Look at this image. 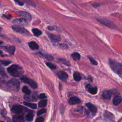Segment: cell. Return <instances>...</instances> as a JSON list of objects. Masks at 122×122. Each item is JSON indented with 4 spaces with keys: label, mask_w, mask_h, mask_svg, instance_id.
<instances>
[{
    "label": "cell",
    "mask_w": 122,
    "mask_h": 122,
    "mask_svg": "<svg viewBox=\"0 0 122 122\" xmlns=\"http://www.w3.org/2000/svg\"><path fill=\"white\" fill-rule=\"evenodd\" d=\"M104 116L105 118L108 119H112V118H113V115H112V114L108 112H105L104 114Z\"/></svg>",
    "instance_id": "30"
},
{
    "label": "cell",
    "mask_w": 122,
    "mask_h": 122,
    "mask_svg": "<svg viewBox=\"0 0 122 122\" xmlns=\"http://www.w3.org/2000/svg\"><path fill=\"white\" fill-rule=\"evenodd\" d=\"M23 0V1H24V2H26V3H27L28 4H30V5H32V6H35V4L34 3H33L31 0Z\"/></svg>",
    "instance_id": "36"
},
{
    "label": "cell",
    "mask_w": 122,
    "mask_h": 122,
    "mask_svg": "<svg viewBox=\"0 0 122 122\" xmlns=\"http://www.w3.org/2000/svg\"><path fill=\"white\" fill-rule=\"evenodd\" d=\"M46 112V110L45 109H42L40 110L39 111H38V112H37V115L39 116L41 115H42L44 113H45Z\"/></svg>",
    "instance_id": "35"
},
{
    "label": "cell",
    "mask_w": 122,
    "mask_h": 122,
    "mask_svg": "<svg viewBox=\"0 0 122 122\" xmlns=\"http://www.w3.org/2000/svg\"><path fill=\"white\" fill-rule=\"evenodd\" d=\"M3 43V42L2 41H0V45H1V44H2Z\"/></svg>",
    "instance_id": "42"
},
{
    "label": "cell",
    "mask_w": 122,
    "mask_h": 122,
    "mask_svg": "<svg viewBox=\"0 0 122 122\" xmlns=\"http://www.w3.org/2000/svg\"><path fill=\"white\" fill-rule=\"evenodd\" d=\"M0 30H1V28L0 27Z\"/></svg>",
    "instance_id": "44"
},
{
    "label": "cell",
    "mask_w": 122,
    "mask_h": 122,
    "mask_svg": "<svg viewBox=\"0 0 122 122\" xmlns=\"http://www.w3.org/2000/svg\"><path fill=\"white\" fill-rule=\"evenodd\" d=\"M48 29L49 30H53L54 29V27L52 26H48Z\"/></svg>",
    "instance_id": "41"
},
{
    "label": "cell",
    "mask_w": 122,
    "mask_h": 122,
    "mask_svg": "<svg viewBox=\"0 0 122 122\" xmlns=\"http://www.w3.org/2000/svg\"><path fill=\"white\" fill-rule=\"evenodd\" d=\"M86 90L89 92L90 93L92 94H95L97 92V87H93L90 84H88L86 86Z\"/></svg>",
    "instance_id": "13"
},
{
    "label": "cell",
    "mask_w": 122,
    "mask_h": 122,
    "mask_svg": "<svg viewBox=\"0 0 122 122\" xmlns=\"http://www.w3.org/2000/svg\"><path fill=\"white\" fill-rule=\"evenodd\" d=\"M6 85L10 90L14 92H18L20 88V83L19 81L15 79H12L8 81Z\"/></svg>",
    "instance_id": "3"
},
{
    "label": "cell",
    "mask_w": 122,
    "mask_h": 122,
    "mask_svg": "<svg viewBox=\"0 0 122 122\" xmlns=\"http://www.w3.org/2000/svg\"><path fill=\"white\" fill-rule=\"evenodd\" d=\"M112 94L111 90H105L103 92L102 96L105 99H110Z\"/></svg>",
    "instance_id": "15"
},
{
    "label": "cell",
    "mask_w": 122,
    "mask_h": 122,
    "mask_svg": "<svg viewBox=\"0 0 122 122\" xmlns=\"http://www.w3.org/2000/svg\"><path fill=\"white\" fill-rule=\"evenodd\" d=\"M81 102V100H80V99L79 97H78L77 96H74V97L71 98L68 101L69 104H71V105H74V104H78V103H80Z\"/></svg>",
    "instance_id": "12"
},
{
    "label": "cell",
    "mask_w": 122,
    "mask_h": 122,
    "mask_svg": "<svg viewBox=\"0 0 122 122\" xmlns=\"http://www.w3.org/2000/svg\"><path fill=\"white\" fill-rule=\"evenodd\" d=\"M29 47L31 49V50H37L39 48V45L35 41H30L28 43Z\"/></svg>",
    "instance_id": "18"
},
{
    "label": "cell",
    "mask_w": 122,
    "mask_h": 122,
    "mask_svg": "<svg viewBox=\"0 0 122 122\" xmlns=\"http://www.w3.org/2000/svg\"><path fill=\"white\" fill-rule=\"evenodd\" d=\"M46 65H47V66L49 67V68H50L51 69H56V66L54 65V64H53V63H51V62H46Z\"/></svg>",
    "instance_id": "31"
},
{
    "label": "cell",
    "mask_w": 122,
    "mask_h": 122,
    "mask_svg": "<svg viewBox=\"0 0 122 122\" xmlns=\"http://www.w3.org/2000/svg\"><path fill=\"white\" fill-rule=\"evenodd\" d=\"M12 30L19 33H20L22 34H25V35H28L29 34V32L27 30H26L24 28L20 26L19 25H14L12 26Z\"/></svg>",
    "instance_id": "4"
},
{
    "label": "cell",
    "mask_w": 122,
    "mask_h": 122,
    "mask_svg": "<svg viewBox=\"0 0 122 122\" xmlns=\"http://www.w3.org/2000/svg\"><path fill=\"white\" fill-rule=\"evenodd\" d=\"M40 53L42 55H43L46 59H47L49 61H52L54 59V58L50 54H48L46 53H43V52H40Z\"/></svg>",
    "instance_id": "25"
},
{
    "label": "cell",
    "mask_w": 122,
    "mask_h": 122,
    "mask_svg": "<svg viewBox=\"0 0 122 122\" xmlns=\"http://www.w3.org/2000/svg\"><path fill=\"white\" fill-rule=\"evenodd\" d=\"M109 63L110 67L113 71L121 76L122 74V64L112 59H109Z\"/></svg>",
    "instance_id": "2"
},
{
    "label": "cell",
    "mask_w": 122,
    "mask_h": 122,
    "mask_svg": "<svg viewBox=\"0 0 122 122\" xmlns=\"http://www.w3.org/2000/svg\"><path fill=\"white\" fill-rule=\"evenodd\" d=\"M121 101H122V97L120 96L116 95L115 97H114L113 99V103L114 105L117 106L121 103Z\"/></svg>",
    "instance_id": "19"
},
{
    "label": "cell",
    "mask_w": 122,
    "mask_h": 122,
    "mask_svg": "<svg viewBox=\"0 0 122 122\" xmlns=\"http://www.w3.org/2000/svg\"><path fill=\"white\" fill-rule=\"evenodd\" d=\"M8 78L7 75L5 73L2 68H0V79H4Z\"/></svg>",
    "instance_id": "26"
},
{
    "label": "cell",
    "mask_w": 122,
    "mask_h": 122,
    "mask_svg": "<svg viewBox=\"0 0 122 122\" xmlns=\"http://www.w3.org/2000/svg\"><path fill=\"white\" fill-rule=\"evenodd\" d=\"M36 122H43L44 121V119L42 117H38L35 120Z\"/></svg>",
    "instance_id": "38"
},
{
    "label": "cell",
    "mask_w": 122,
    "mask_h": 122,
    "mask_svg": "<svg viewBox=\"0 0 122 122\" xmlns=\"http://www.w3.org/2000/svg\"><path fill=\"white\" fill-rule=\"evenodd\" d=\"M20 80H21V81H22L23 82L27 83L28 84H29L32 88L36 89L37 87V83L33 81L31 79H29V78L25 77V76H22L20 78Z\"/></svg>",
    "instance_id": "5"
},
{
    "label": "cell",
    "mask_w": 122,
    "mask_h": 122,
    "mask_svg": "<svg viewBox=\"0 0 122 122\" xmlns=\"http://www.w3.org/2000/svg\"><path fill=\"white\" fill-rule=\"evenodd\" d=\"M71 57L75 61H77L80 60L81 56L78 52H74L71 54Z\"/></svg>",
    "instance_id": "20"
},
{
    "label": "cell",
    "mask_w": 122,
    "mask_h": 122,
    "mask_svg": "<svg viewBox=\"0 0 122 122\" xmlns=\"http://www.w3.org/2000/svg\"><path fill=\"white\" fill-rule=\"evenodd\" d=\"M47 34L48 37H49L51 41L54 42H58L61 41V38L60 36L49 33H47Z\"/></svg>",
    "instance_id": "10"
},
{
    "label": "cell",
    "mask_w": 122,
    "mask_h": 122,
    "mask_svg": "<svg viewBox=\"0 0 122 122\" xmlns=\"http://www.w3.org/2000/svg\"><path fill=\"white\" fill-rule=\"evenodd\" d=\"M73 78L75 81H78L81 79V74L78 72H75L73 73Z\"/></svg>",
    "instance_id": "24"
},
{
    "label": "cell",
    "mask_w": 122,
    "mask_h": 122,
    "mask_svg": "<svg viewBox=\"0 0 122 122\" xmlns=\"http://www.w3.org/2000/svg\"><path fill=\"white\" fill-rule=\"evenodd\" d=\"M19 13L21 16H22L23 18H24L26 20H31V16L29 13L26 11H20Z\"/></svg>",
    "instance_id": "14"
},
{
    "label": "cell",
    "mask_w": 122,
    "mask_h": 122,
    "mask_svg": "<svg viewBox=\"0 0 122 122\" xmlns=\"http://www.w3.org/2000/svg\"><path fill=\"white\" fill-rule=\"evenodd\" d=\"M12 22L13 23L19 25L27 26V25H28L29 24L27 20H26L24 18H20L15 19L13 20Z\"/></svg>",
    "instance_id": "7"
},
{
    "label": "cell",
    "mask_w": 122,
    "mask_h": 122,
    "mask_svg": "<svg viewBox=\"0 0 122 122\" xmlns=\"http://www.w3.org/2000/svg\"><path fill=\"white\" fill-rule=\"evenodd\" d=\"M13 120L14 122L24 121V118L22 115H15L13 116Z\"/></svg>",
    "instance_id": "22"
},
{
    "label": "cell",
    "mask_w": 122,
    "mask_h": 122,
    "mask_svg": "<svg viewBox=\"0 0 122 122\" xmlns=\"http://www.w3.org/2000/svg\"><path fill=\"white\" fill-rule=\"evenodd\" d=\"M1 53H2V51H0V54H1Z\"/></svg>",
    "instance_id": "43"
},
{
    "label": "cell",
    "mask_w": 122,
    "mask_h": 122,
    "mask_svg": "<svg viewBox=\"0 0 122 122\" xmlns=\"http://www.w3.org/2000/svg\"><path fill=\"white\" fill-rule=\"evenodd\" d=\"M24 98L26 101H29V102H35L37 100L36 96L35 95H34V93L31 96L26 95L24 96Z\"/></svg>",
    "instance_id": "17"
},
{
    "label": "cell",
    "mask_w": 122,
    "mask_h": 122,
    "mask_svg": "<svg viewBox=\"0 0 122 122\" xmlns=\"http://www.w3.org/2000/svg\"><path fill=\"white\" fill-rule=\"evenodd\" d=\"M88 58L90 60V62L91 63L93 64V65H97L98 64V62H97L96 61H95L93 58L91 57H90V56H88Z\"/></svg>",
    "instance_id": "33"
},
{
    "label": "cell",
    "mask_w": 122,
    "mask_h": 122,
    "mask_svg": "<svg viewBox=\"0 0 122 122\" xmlns=\"http://www.w3.org/2000/svg\"><path fill=\"white\" fill-rule=\"evenodd\" d=\"M47 103V100L46 99H44L40 101L39 102V106L40 107H45Z\"/></svg>",
    "instance_id": "28"
},
{
    "label": "cell",
    "mask_w": 122,
    "mask_h": 122,
    "mask_svg": "<svg viewBox=\"0 0 122 122\" xmlns=\"http://www.w3.org/2000/svg\"><path fill=\"white\" fill-rule=\"evenodd\" d=\"M14 0L16 4H17L20 6H23L24 5V3L20 1L19 0Z\"/></svg>",
    "instance_id": "39"
},
{
    "label": "cell",
    "mask_w": 122,
    "mask_h": 122,
    "mask_svg": "<svg viewBox=\"0 0 122 122\" xmlns=\"http://www.w3.org/2000/svg\"><path fill=\"white\" fill-rule=\"evenodd\" d=\"M38 97H39V98L42 99L46 98V95L44 93H41L40 94H39Z\"/></svg>",
    "instance_id": "37"
},
{
    "label": "cell",
    "mask_w": 122,
    "mask_h": 122,
    "mask_svg": "<svg viewBox=\"0 0 122 122\" xmlns=\"http://www.w3.org/2000/svg\"><path fill=\"white\" fill-rule=\"evenodd\" d=\"M32 32L33 33V34L36 37H38V36L41 35L42 34V32L39 29H37V28L32 29Z\"/></svg>",
    "instance_id": "23"
},
{
    "label": "cell",
    "mask_w": 122,
    "mask_h": 122,
    "mask_svg": "<svg viewBox=\"0 0 122 122\" xmlns=\"http://www.w3.org/2000/svg\"><path fill=\"white\" fill-rule=\"evenodd\" d=\"M11 111L15 114H18L21 113L23 111V107L20 105H14L11 109Z\"/></svg>",
    "instance_id": "8"
},
{
    "label": "cell",
    "mask_w": 122,
    "mask_h": 122,
    "mask_svg": "<svg viewBox=\"0 0 122 122\" xmlns=\"http://www.w3.org/2000/svg\"><path fill=\"white\" fill-rule=\"evenodd\" d=\"M22 69V68L20 66L17 64H13L8 67L7 70L11 75L14 77H19L23 74Z\"/></svg>",
    "instance_id": "1"
},
{
    "label": "cell",
    "mask_w": 122,
    "mask_h": 122,
    "mask_svg": "<svg viewBox=\"0 0 122 122\" xmlns=\"http://www.w3.org/2000/svg\"><path fill=\"white\" fill-rule=\"evenodd\" d=\"M4 47L10 54H14V53L15 52V48L14 46L7 45V46H4Z\"/></svg>",
    "instance_id": "16"
},
{
    "label": "cell",
    "mask_w": 122,
    "mask_h": 122,
    "mask_svg": "<svg viewBox=\"0 0 122 122\" xmlns=\"http://www.w3.org/2000/svg\"><path fill=\"white\" fill-rule=\"evenodd\" d=\"M92 6L94 7V8H97L98 7H99L100 6V5L99 4H97V3H94V4H92Z\"/></svg>",
    "instance_id": "40"
},
{
    "label": "cell",
    "mask_w": 122,
    "mask_h": 122,
    "mask_svg": "<svg viewBox=\"0 0 122 122\" xmlns=\"http://www.w3.org/2000/svg\"><path fill=\"white\" fill-rule=\"evenodd\" d=\"M0 62L3 64L5 66H7L8 65H9V64H10L11 61H9V60H2L0 61Z\"/></svg>",
    "instance_id": "32"
},
{
    "label": "cell",
    "mask_w": 122,
    "mask_h": 122,
    "mask_svg": "<svg viewBox=\"0 0 122 122\" xmlns=\"http://www.w3.org/2000/svg\"><path fill=\"white\" fill-rule=\"evenodd\" d=\"M26 120L28 121H31L33 118V114L32 112H29L26 115Z\"/></svg>",
    "instance_id": "29"
},
{
    "label": "cell",
    "mask_w": 122,
    "mask_h": 122,
    "mask_svg": "<svg viewBox=\"0 0 122 122\" xmlns=\"http://www.w3.org/2000/svg\"><path fill=\"white\" fill-rule=\"evenodd\" d=\"M86 106L93 115L96 114L97 112V109L96 106L91 103H86Z\"/></svg>",
    "instance_id": "9"
},
{
    "label": "cell",
    "mask_w": 122,
    "mask_h": 122,
    "mask_svg": "<svg viewBox=\"0 0 122 122\" xmlns=\"http://www.w3.org/2000/svg\"><path fill=\"white\" fill-rule=\"evenodd\" d=\"M59 60H60V61L61 62H62V63H63L64 64H65V65H67V66H70V62H69L68 61L66 60L65 59H60Z\"/></svg>",
    "instance_id": "34"
},
{
    "label": "cell",
    "mask_w": 122,
    "mask_h": 122,
    "mask_svg": "<svg viewBox=\"0 0 122 122\" xmlns=\"http://www.w3.org/2000/svg\"><path fill=\"white\" fill-rule=\"evenodd\" d=\"M97 20L99 21L100 22L103 24L104 25L112 28V29H114L115 28V25L113 23V22L108 20L106 19H97Z\"/></svg>",
    "instance_id": "6"
},
{
    "label": "cell",
    "mask_w": 122,
    "mask_h": 122,
    "mask_svg": "<svg viewBox=\"0 0 122 122\" xmlns=\"http://www.w3.org/2000/svg\"><path fill=\"white\" fill-rule=\"evenodd\" d=\"M57 75L59 79H60L61 80L64 81L66 80L68 78V75L66 72L65 71H60L58 72Z\"/></svg>",
    "instance_id": "11"
},
{
    "label": "cell",
    "mask_w": 122,
    "mask_h": 122,
    "mask_svg": "<svg viewBox=\"0 0 122 122\" xmlns=\"http://www.w3.org/2000/svg\"><path fill=\"white\" fill-rule=\"evenodd\" d=\"M22 91L25 93L26 95H30L31 93V91L30 90L27 86H24L22 87Z\"/></svg>",
    "instance_id": "27"
},
{
    "label": "cell",
    "mask_w": 122,
    "mask_h": 122,
    "mask_svg": "<svg viewBox=\"0 0 122 122\" xmlns=\"http://www.w3.org/2000/svg\"><path fill=\"white\" fill-rule=\"evenodd\" d=\"M23 104L31 109H36L37 108V104L36 103H30L27 102H24Z\"/></svg>",
    "instance_id": "21"
}]
</instances>
